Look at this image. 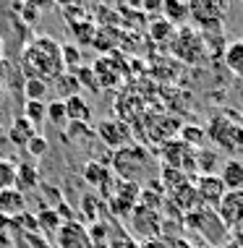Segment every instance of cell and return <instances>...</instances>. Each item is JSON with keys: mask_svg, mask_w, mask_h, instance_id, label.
<instances>
[{"mask_svg": "<svg viewBox=\"0 0 243 248\" xmlns=\"http://www.w3.org/2000/svg\"><path fill=\"white\" fill-rule=\"evenodd\" d=\"M37 225H39V232H42L45 238H50V235H55L58 232V227L63 225V217L52 209V206H47V204H42V209H39L37 214Z\"/></svg>", "mask_w": 243, "mask_h": 248, "instance_id": "obj_23", "label": "cell"}, {"mask_svg": "<svg viewBox=\"0 0 243 248\" xmlns=\"http://www.w3.org/2000/svg\"><path fill=\"white\" fill-rule=\"evenodd\" d=\"M194 188H196L199 204L207 209H217V204L225 196V186L220 183L217 175H196L194 178Z\"/></svg>", "mask_w": 243, "mask_h": 248, "instance_id": "obj_12", "label": "cell"}, {"mask_svg": "<svg viewBox=\"0 0 243 248\" xmlns=\"http://www.w3.org/2000/svg\"><path fill=\"white\" fill-rule=\"evenodd\" d=\"M154 157H160L162 167L178 170V172H183V175H188V178L196 175V149L183 144L180 139H170V141L160 144V152L154 154Z\"/></svg>", "mask_w": 243, "mask_h": 248, "instance_id": "obj_7", "label": "cell"}, {"mask_svg": "<svg viewBox=\"0 0 243 248\" xmlns=\"http://www.w3.org/2000/svg\"><path fill=\"white\" fill-rule=\"evenodd\" d=\"M55 243H58V248H94L92 238H89V230L81 222H76V219H65V222L58 227Z\"/></svg>", "mask_w": 243, "mask_h": 248, "instance_id": "obj_11", "label": "cell"}, {"mask_svg": "<svg viewBox=\"0 0 243 248\" xmlns=\"http://www.w3.org/2000/svg\"><path fill=\"white\" fill-rule=\"evenodd\" d=\"M146 29H149V37L157 39L160 45H167L175 34V26L162 16H149L146 18Z\"/></svg>", "mask_w": 243, "mask_h": 248, "instance_id": "obj_24", "label": "cell"}, {"mask_svg": "<svg viewBox=\"0 0 243 248\" xmlns=\"http://www.w3.org/2000/svg\"><path fill=\"white\" fill-rule=\"evenodd\" d=\"M63 107H65V120H68V123H81V125L92 123V105L86 102L81 94L65 99Z\"/></svg>", "mask_w": 243, "mask_h": 248, "instance_id": "obj_16", "label": "cell"}, {"mask_svg": "<svg viewBox=\"0 0 243 248\" xmlns=\"http://www.w3.org/2000/svg\"><path fill=\"white\" fill-rule=\"evenodd\" d=\"M16 188V162L0 157V191Z\"/></svg>", "mask_w": 243, "mask_h": 248, "instance_id": "obj_29", "label": "cell"}, {"mask_svg": "<svg viewBox=\"0 0 243 248\" xmlns=\"http://www.w3.org/2000/svg\"><path fill=\"white\" fill-rule=\"evenodd\" d=\"M204 136L214 144V149H225V152H238L243 149V120L230 110L214 112L209 118Z\"/></svg>", "mask_w": 243, "mask_h": 248, "instance_id": "obj_3", "label": "cell"}, {"mask_svg": "<svg viewBox=\"0 0 243 248\" xmlns=\"http://www.w3.org/2000/svg\"><path fill=\"white\" fill-rule=\"evenodd\" d=\"M81 178L86 180V186H92V188L102 191L105 196L110 193V186H113V170L107 165H102L99 159H89V162L84 165V170H81Z\"/></svg>", "mask_w": 243, "mask_h": 248, "instance_id": "obj_13", "label": "cell"}, {"mask_svg": "<svg viewBox=\"0 0 243 248\" xmlns=\"http://www.w3.org/2000/svg\"><path fill=\"white\" fill-rule=\"evenodd\" d=\"M24 118L29 120L34 128H39L47 120V102H26L24 105Z\"/></svg>", "mask_w": 243, "mask_h": 248, "instance_id": "obj_28", "label": "cell"}, {"mask_svg": "<svg viewBox=\"0 0 243 248\" xmlns=\"http://www.w3.org/2000/svg\"><path fill=\"white\" fill-rule=\"evenodd\" d=\"M222 60H225L227 71H230L233 76L243 78V37L241 39H233V42L227 45L225 52H222Z\"/></svg>", "mask_w": 243, "mask_h": 248, "instance_id": "obj_22", "label": "cell"}, {"mask_svg": "<svg viewBox=\"0 0 243 248\" xmlns=\"http://www.w3.org/2000/svg\"><path fill=\"white\" fill-rule=\"evenodd\" d=\"M21 92H24L26 102H45L50 86H47V81H39V78H24Z\"/></svg>", "mask_w": 243, "mask_h": 248, "instance_id": "obj_26", "label": "cell"}, {"mask_svg": "<svg viewBox=\"0 0 243 248\" xmlns=\"http://www.w3.org/2000/svg\"><path fill=\"white\" fill-rule=\"evenodd\" d=\"M97 136L105 141L113 152L123 149V146L133 144V131L126 120H99L97 123Z\"/></svg>", "mask_w": 243, "mask_h": 248, "instance_id": "obj_9", "label": "cell"}, {"mask_svg": "<svg viewBox=\"0 0 243 248\" xmlns=\"http://www.w3.org/2000/svg\"><path fill=\"white\" fill-rule=\"evenodd\" d=\"M47 120H52V125H63L65 123V107H63V102H47Z\"/></svg>", "mask_w": 243, "mask_h": 248, "instance_id": "obj_33", "label": "cell"}, {"mask_svg": "<svg viewBox=\"0 0 243 248\" xmlns=\"http://www.w3.org/2000/svg\"><path fill=\"white\" fill-rule=\"evenodd\" d=\"M178 139L183 144L188 146H194V149H199L201 141H204V128H199V125H180V133H178Z\"/></svg>", "mask_w": 243, "mask_h": 248, "instance_id": "obj_30", "label": "cell"}, {"mask_svg": "<svg viewBox=\"0 0 243 248\" xmlns=\"http://www.w3.org/2000/svg\"><path fill=\"white\" fill-rule=\"evenodd\" d=\"M26 212V196L16 188H8V191H0V214L8 219H16L18 214Z\"/></svg>", "mask_w": 243, "mask_h": 248, "instance_id": "obj_17", "label": "cell"}, {"mask_svg": "<svg viewBox=\"0 0 243 248\" xmlns=\"http://www.w3.org/2000/svg\"><path fill=\"white\" fill-rule=\"evenodd\" d=\"M24 149L29 152V157H32V159H39V157H45V154H47V149H50V144H47V139L42 136V133H37V136L32 139V141L26 144Z\"/></svg>", "mask_w": 243, "mask_h": 248, "instance_id": "obj_32", "label": "cell"}, {"mask_svg": "<svg viewBox=\"0 0 243 248\" xmlns=\"http://www.w3.org/2000/svg\"><path fill=\"white\" fill-rule=\"evenodd\" d=\"M34 136H37V128H34V125H32V123H29V120H26L24 115H18V118L11 123V128L5 131V139H8L11 144L21 146V149H24V146L29 144Z\"/></svg>", "mask_w": 243, "mask_h": 248, "instance_id": "obj_18", "label": "cell"}, {"mask_svg": "<svg viewBox=\"0 0 243 248\" xmlns=\"http://www.w3.org/2000/svg\"><path fill=\"white\" fill-rule=\"evenodd\" d=\"M52 84H55L58 102H65V99L81 94V86H79V81H76V76H73V73H60Z\"/></svg>", "mask_w": 243, "mask_h": 248, "instance_id": "obj_25", "label": "cell"}, {"mask_svg": "<svg viewBox=\"0 0 243 248\" xmlns=\"http://www.w3.org/2000/svg\"><path fill=\"white\" fill-rule=\"evenodd\" d=\"M167 47H170V55L175 60H180V63H186V65L204 63V60L209 58L204 39H201V34L194 29L191 24L175 29V34H173L170 42H167Z\"/></svg>", "mask_w": 243, "mask_h": 248, "instance_id": "obj_5", "label": "cell"}, {"mask_svg": "<svg viewBox=\"0 0 243 248\" xmlns=\"http://www.w3.org/2000/svg\"><path fill=\"white\" fill-rule=\"evenodd\" d=\"M73 76H76V81L81 89H89V92H99V86H97V78H94V73L89 65H81L79 71H73Z\"/></svg>", "mask_w": 243, "mask_h": 248, "instance_id": "obj_31", "label": "cell"}, {"mask_svg": "<svg viewBox=\"0 0 243 248\" xmlns=\"http://www.w3.org/2000/svg\"><path fill=\"white\" fill-rule=\"evenodd\" d=\"M5 99V89H3V84H0V102Z\"/></svg>", "mask_w": 243, "mask_h": 248, "instance_id": "obj_36", "label": "cell"}, {"mask_svg": "<svg viewBox=\"0 0 243 248\" xmlns=\"http://www.w3.org/2000/svg\"><path fill=\"white\" fill-rule=\"evenodd\" d=\"M128 227H131V238L149 243V240L162 238V214L149 212L144 206H133V212L128 214Z\"/></svg>", "mask_w": 243, "mask_h": 248, "instance_id": "obj_8", "label": "cell"}, {"mask_svg": "<svg viewBox=\"0 0 243 248\" xmlns=\"http://www.w3.org/2000/svg\"><path fill=\"white\" fill-rule=\"evenodd\" d=\"M220 183L225 186V191H243V159H225L220 165V172H217Z\"/></svg>", "mask_w": 243, "mask_h": 248, "instance_id": "obj_14", "label": "cell"}, {"mask_svg": "<svg viewBox=\"0 0 243 248\" xmlns=\"http://www.w3.org/2000/svg\"><path fill=\"white\" fill-rule=\"evenodd\" d=\"M188 11H191V21L194 29L199 34H220L222 26H225V3H217V0H194L188 3Z\"/></svg>", "mask_w": 243, "mask_h": 248, "instance_id": "obj_6", "label": "cell"}, {"mask_svg": "<svg viewBox=\"0 0 243 248\" xmlns=\"http://www.w3.org/2000/svg\"><path fill=\"white\" fill-rule=\"evenodd\" d=\"M110 170L126 183H136L144 188L146 183L157 180V157L144 144H128L123 149L113 152Z\"/></svg>", "mask_w": 243, "mask_h": 248, "instance_id": "obj_2", "label": "cell"}, {"mask_svg": "<svg viewBox=\"0 0 243 248\" xmlns=\"http://www.w3.org/2000/svg\"><path fill=\"white\" fill-rule=\"evenodd\" d=\"M220 165V152L214 146H199L196 149V175H217Z\"/></svg>", "mask_w": 243, "mask_h": 248, "instance_id": "obj_19", "label": "cell"}, {"mask_svg": "<svg viewBox=\"0 0 243 248\" xmlns=\"http://www.w3.org/2000/svg\"><path fill=\"white\" fill-rule=\"evenodd\" d=\"M162 18H167L175 29H180V26H188L191 21V11H188V3H178V0H167V3H162V11H160Z\"/></svg>", "mask_w": 243, "mask_h": 248, "instance_id": "obj_21", "label": "cell"}, {"mask_svg": "<svg viewBox=\"0 0 243 248\" xmlns=\"http://www.w3.org/2000/svg\"><path fill=\"white\" fill-rule=\"evenodd\" d=\"M214 212L230 232L238 230L243 225V191H225V196H222Z\"/></svg>", "mask_w": 243, "mask_h": 248, "instance_id": "obj_10", "label": "cell"}, {"mask_svg": "<svg viewBox=\"0 0 243 248\" xmlns=\"http://www.w3.org/2000/svg\"><path fill=\"white\" fill-rule=\"evenodd\" d=\"M92 73H94V78H97L99 89H102V86H118V81H120V71L115 68V63H110V58H105V55L92 65Z\"/></svg>", "mask_w": 243, "mask_h": 248, "instance_id": "obj_20", "label": "cell"}, {"mask_svg": "<svg viewBox=\"0 0 243 248\" xmlns=\"http://www.w3.org/2000/svg\"><path fill=\"white\" fill-rule=\"evenodd\" d=\"M238 118H241V120H243V107H241V115H238Z\"/></svg>", "mask_w": 243, "mask_h": 248, "instance_id": "obj_37", "label": "cell"}, {"mask_svg": "<svg viewBox=\"0 0 243 248\" xmlns=\"http://www.w3.org/2000/svg\"><path fill=\"white\" fill-rule=\"evenodd\" d=\"M37 188H39V167L34 165V159L16 162V191H21L26 196Z\"/></svg>", "mask_w": 243, "mask_h": 248, "instance_id": "obj_15", "label": "cell"}, {"mask_svg": "<svg viewBox=\"0 0 243 248\" xmlns=\"http://www.w3.org/2000/svg\"><path fill=\"white\" fill-rule=\"evenodd\" d=\"M5 55V42H3V34H0V58Z\"/></svg>", "mask_w": 243, "mask_h": 248, "instance_id": "obj_34", "label": "cell"}, {"mask_svg": "<svg viewBox=\"0 0 243 248\" xmlns=\"http://www.w3.org/2000/svg\"><path fill=\"white\" fill-rule=\"evenodd\" d=\"M18 68L24 78H39V81L52 84L60 73H65L60 42L47 34L32 37L18 55Z\"/></svg>", "mask_w": 243, "mask_h": 248, "instance_id": "obj_1", "label": "cell"}, {"mask_svg": "<svg viewBox=\"0 0 243 248\" xmlns=\"http://www.w3.org/2000/svg\"><path fill=\"white\" fill-rule=\"evenodd\" d=\"M3 141H5V128H3V123H0V146H3Z\"/></svg>", "mask_w": 243, "mask_h": 248, "instance_id": "obj_35", "label": "cell"}, {"mask_svg": "<svg viewBox=\"0 0 243 248\" xmlns=\"http://www.w3.org/2000/svg\"><path fill=\"white\" fill-rule=\"evenodd\" d=\"M60 52H63V65H65V73H73V71H79L81 65V50H79V45H73V42H65V45H60Z\"/></svg>", "mask_w": 243, "mask_h": 248, "instance_id": "obj_27", "label": "cell"}, {"mask_svg": "<svg viewBox=\"0 0 243 248\" xmlns=\"http://www.w3.org/2000/svg\"><path fill=\"white\" fill-rule=\"evenodd\" d=\"M183 227L199 232L204 238L207 248H222L230 240V230L225 227V222L217 217V212L207 209V206H199V209L183 214Z\"/></svg>", "mask_w": 243, "mask_h": 248, "instance_id": "obj_4", "label": "cell"}]
</instances>
